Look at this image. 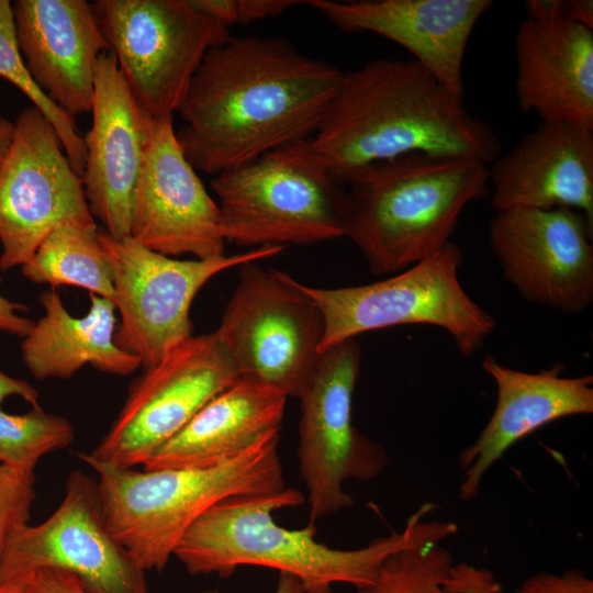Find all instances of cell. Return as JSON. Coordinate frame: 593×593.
I'll list each match as a JSON object with an SVG mask.
<instances>
[{
  "instance_id": "obj_1",
  "label": "cell",
  "mask_w": 593,
  "mask_h": 593,
  "mask_svg": "<svg viewBox=\"0 0 593 593\" xmlns=\"http://www.w3.org/2000/svg\"><path fill=\"white\" fill-rule=\"evenodd\" d=\"M344 71L271 36H231L213 47L177 110L176 132L195 170L211 175L310 139Z\"/></svg>"
},
{
  "instance_id": "obj_2",
  "label": "cell",
  "mask_w": 593,
  "mask_h": 593,
  "mask_svg": "<svg viewBox=\"0 0 593 593\" xmlns=\"http://www.w3.org/2000/svg\"><path fill=\"white\" fill-rule=\"evenodd\" d=\"M311 143L339 184L366 165L410 153L486 165L501 153L492 126L427 69L385 57L344 72Z\"/></svg>"
},
{
  "instance_id": "obj_3",
  "label": "cell",
  "mask_w": 593,
  "mask_h": 593,
  "mask_svg": "<svg viewBox=\"0 0 593 593\" xmlns=\"http://www.w3.org/2000/svg\"><path fill=\"white\" fill-rule=\"evenodd\" d=\"M304 502L303 493L287 486L272 493L226 497L190 526L174 556L192 575L225 579L240 567L258 566L295 577L304 593H333L335 584L356 590L368 586L393 553L440 542L458 532L452 522L425 519L437 505L424 503L401 532L361 548L335 549L315 539L313 523L289 529L275 522L273 512Z\"/></svg>"
},
{
  "instance_id": "obj_4",
  "label": "cell",
  "mask_w": 593,
  "mask_h": 593,
  "mask_svg": "<svg viewBox=\"0 0 593 593\" xmlns=\"http://www.w3.org/2000/svg\"><path fill=\"white\" fill-rule=\"evenodd\" d=\"M345 184V236L377 276L443 248L466 206L490 194L485 163L419 152L366 165Z\"/></svg>"
},
{
  "instance_id": "obj_5",
  "label": "cell",
  "mask_w": 593,
  "mask_h": 593,
  "mask_svg": "<svg viewBox=\"0 0 593 593\" xmlns=\"http://www.w3.org/2000/svg\"><path fill=\"white\" fill-rule=\"evenodd\" d=\"M280 435L212 468L138 471L79 457L98 474L107 523L144 572L161 571L190 526L211 506L235 495L286 488Z\"/></svg>"
},
{
  "instance_id": "obj_6",
  "label": "cell",
  "mask_w": 593,
  "mask_h": 593,
  "mask_svg": "<svg viewBox=\"0 0 593 593\" xmlns=\"http://www.w3.org/2000/svg\"><path fill=\"white\" fill-rule=\"evenodd\" d=\"M311 138L212 179L222 236L245 247L313 245L345 236V191Z\"/></svg>"
},
{
  "instance_id": "obj_7",
  "label": "cell",
  "mask_w": 593,
  "mask_h": 593,
  "mask_svg": "<svg viewBox=\"0 0 593 593\" xmlns=\"http://www.w3.org/2000/svg\"><path fill=\"white\" fill-rule=\"evenodd\" d=\"M462 253L449 240L415 265L379 281L317 288L295 279L324 321L320 353L365 332L426 324L443 328L465 357L475 354L495 328L494 318L459 280Z\"/></svg>"
},
{
  "instance_id": "obj_8",
  "label": "cell",
  "mask_w": 593,
  "mask_h": 593,
  "mask_svg": "<svg viewBox=\"0 0 593 593\" xmlns=\"http://www.w3.org/2000/svg\"><path fill=\"white\" fill-rule=\"evenodd\" d=\"M239 268L215 334L239 379L300 399L321 354L322 313L287 272L257 261Z\"/></svg>"
},
{
  "instance_id": "obj_9",
  "label": "cell",
  "mask_w": 593,
  "mask_h": 593,
  "mask_svg": "<svg viewBox=\"0 0 593 593\" xmlns=\"http://www.w3.org/2000/svg\"><path fill=\"white\" fill-rule=\"evenodd\" d=\"M91 8L132 93L155 119L179 109L208 52L232 36L192 0H97Z\"/></svg>"
},
{
  "instance_id": "obj_10",
  "label": "cell",
  "mask_w": 593,
  "mask_h": 593,
  "mask_svg": "<svg viewBox=\"0 0 593 593\" xmlns=\"http://www.w3.org/2000/svg\"><path fill=\"white\" fill-rule=\"evenodd\" d=\"M99 236L110 264L120 326L115 344L137 357L145 369L160 362L192 336L190 309L200 289L215 275L280 254L262 246L212 259L180 260L153 251L132 237Z\"/></svg>"
},
{
  "instance_id": "obj_11",
  "label": "cell",
  "mask_w": 593,
  "mask_h": 593,
  "mask_svg": "<svg viewBox=\"0 0 593 593\" xmlns=\"http://www.w3.org/2000/svg\"><path fill=\"white\" fill-rule=\"evenodd\" d=\"M360 363L361 348L355 338L322 351L300 398L296 456L313 524L354 504L343 488L347 480H371L388 462L384 448L353 424Z\"/></svg>"
},
{
  "instance_id": "obj_12",
  "label": "cell",
  "mask_w": 593,
  "mask_h": 593,
  "mask_svg": "<svg viewBox=\"0 0 593 593\" xmlns=\"http://www.w3.org/2000/svg\"><path fill=\"white\" fill-rule=\"evenodd\" d=\"M238 376L215 332L191 336L132 384L111 427L90 454L120 468L145 465Z\"/></svg>"
},
{
  "instance_id": "obj_13",
  "label": "cell",
  "mask_w": 593,
  "mask_h": 593,
  "mask_svg": "<svg viewBox=\"0 0 593 593\" xmlns=\"http://www.w3.org/2000/svg\"><path fill=\"white\" fill-rule=\"evenodd\" d=\"M63 226L97 225L54 126L31 105L14 121L0 168V268L22 267Z\"/></svg>"
},
{
  "instance_id": "obj_14",
  "label": "cell",
  "mask_w": 593,
  "mask_h": 593,
  "mask_svg": "<svg viewBox=\"0 0 593 593\" xmlns=\"http://www.w3.org/2000/svg\"><path fill=\"white\" fill-rule=\"evenodd\" d=\"M45 569L72 572L100 593H149L145 572L107 523L97 480L80 470L69 473L52 515L13 536L0 583H24Z\"/></svg>"
},
{
  "instance_id": "obj_15",
  "label": "cell",
  "mask_w": 593,
  "mask_h": 593,
  "mask_svg": "<svg viewBox=\"0 0 593 593\" xmlns=\"http://www.w3.org/2000/svg\"><path fill=\"white\" fill-rule=\"evenodd\" d=\"M593 223L573 209H511L489 226L492 251L521 295L564 314L593 301Z\"/></svg>"
},
{
  "instance_id": "obj_16",
  "label": "cell",
  "mask_w": 593,
  "mask_h": 593,
  "mask_svg": "<svg viewBox=\"0 0 593 593\" xmlns=\"http://www.w3.org/2000/svg\"><path fill=\"white\" fill-rule=\"evenodd\" d=\"M130 237L169 257L225 255L217 203L184 157L172 115L155 121L133 195Z\"/></svg>"
},
{
  "instance_id": "obj_17",
  "label": "cell",
  "mask_w": 593,
  "mask_h": 593,
  "mask_svg": "<svg viewBox=\"0 0 593 593\" xmlns=\"http://www.w3.org/2000/svg\"><path fill=\"white\" fill-rule=\"evenodd\" d=\"M91 112L83 137V191L93 217L122 239L131 236L133 195L156 119L132 93L111 52L96 64Z\"/></svg>"
},
{
  "instance_id": "obj_18",
  "label": "cell",
  "mask_w": 593,
  "mask_h": 593,
  "mask_svg": "<svg viewBox=\"0 0 593 593\" xmlns=\"http://www.w3.org/2000/svg\"><path fill=\"white\" fill-rule=\"evenodd\" d=\"M346 33L368 32L404 49L465 100L462 63L470 35L491 0H307Z\"/></svg>"
},
{
  "instance_id": "obj_19",
  "label": "cell",
  "mask_w": 593,
  "mask_h": 593,
  "mask_svg": "<svg viewBox=\"0 0 593 593\" xmlns=\"http://www.w3.org/2000/svg\"><path fill=\"white\" fill-rule=\"evenodd\" d=\"M19 49L42 92L70 115L91 112L94 69L110 52L86 0H16L12 3Z\"/></svg>"
},
{
  "instance_id": "obj_20",
  "label": "cell",
  "mask_w": 593,
  "mask_h": 593,
  "mask_svg": "<svg viewBox=\"0 0 593 593\" xmlns=\"http://www.w3.org/2000/svg\"><path fill=\"white\" fill-rule=\"evenodd\" d=\"M489 168L496 212L569 208L593 223V130L540 122Z\"/></svg>"
},
{
  "instance_id": "obj_21",
  "label": "cell",
  "mask_w": 593,
  "mask_h": 593,
  "mask_svg": "<svg viewBox=\"0 0 593 593\" xmlns=\"http://www.w3.org/2000/svg\"><path fill=\"white\" fill-rule=\"evenodd\" d=\"M497 389L495 410L478 438L459 456L463 472L459 496L473 499L486 471L515 443L559 418L593 413V377H560V368L523 372L500 363L493 356L482 360Z\"/></svg>"
},
{
  "instance_id": "obj_22",
  "label": "cell",
  "mask_w": 593,
  "mask_h": 593,
  "mask_svg": "<svg viewBox=\"0 0 593 593\" xmlns=\"http://www.w3.org/2000/svg\"><path fill=\"white\" fill-rule=\"evenodd\" d=\"M514 46L521 110L540 122L593 130V29L526 19L517 27Z\"/></svg>"
},
{
  "instance_id": "obj_23",
  "label": "cell",
  "mask_w": 593,
  "mask_h": 593,
  "mask_svg": "<svg viewBox=\"0 0 593 593\" xmlns=\"http://www.w3.org/2000/svg\"><path fill=\"white\" fill-rule=\"evenodd\" d=\"M286 402L280 391L238 378L159 448L144 469L224 465L280 435Z\"/></svg>"
},
{
  "instance_id": "obj_24",
  "label": "cell",
  "mask_w": 593,
  "mask_h": 593,
  "mask_svg": "<svg viewBox=\"0 0 593 593\" xmlns=\"http://www.w3.org/2000/svg\"><path fill=\"white\" fill-rule=\"evenodd\" d=\"M83 317H74L55 290L40 296L44 315L33 323L21 345L22 360L38 380L67 379L85 365L110 374L134 372L141 361L114 342L115 304L90 294Z\"/></svg>"
},
{
  "instance_id": "obj_25",
  "label": "cell",
  "mask_w": 593,
  "mask_h": 593,
  "mask_svg": "<svg viewBox=\"0 0 593 593\" xmlns=\"http://www.w3.org/2000/svg\"><path fill=\"white\" fill-rule=\"evenodd\" d=\"M21 271L32 282L47 283L53 290L71 286L114 301L110 264L97 226H63L53 231Z\"/></svg>"
},
{
  "instance_id": "obj_26",
  "label": "cell",
  "mask_w": 593,
  "mask_h": 593,
  "mask_svg": "<svg viewBox=\"0 0 593 593\" xmlns=\"http://www.w3.org/2000/svg\"><path fill=\"white\" fill-rule=\"evenodd\" d=\"M437 544L390 556L374 581L357 593H500L491 573L454 566L449 550Z\"/></svg>"
},
{
  "instance_id": "obj_27",
  "label": "cell",
  "mask_w": 593,
  "mask_h": 593,
  "mask_svg": "<svg viewBox=\"0 0 593 593\" xmlns=\"http://www.w3.org/2000/svg\"><path fill=\"white\" fill-rule=\"evenodd\" d=\"M0 77L20 89L54 126L75 172L82 176L86 161L83 136L75 119L52 102L32 80L19 49L12 3L0 0Z\"/></svg>"
},
{
  "instance_id": "obj_28",
  "label": "cell",
  "mask_w": 593,
  "mask_h": 593,
  "mask_svg": "<svg viewBox=\"0 0 593 593\" xmlns=\"http://www.w3.org/2000/svg\"><path fill=\"white\" fill-rule=\"evenodd\" d=\"M75 439L71 423L45 412L40 405L22 415L0 409V463L33 471L37 461L52 451L67 448Z\"/></svg>"
},
{
  "instance_id": "obj_29",
  "label": "cell",
  "mask_w": 593,
  "mask_h": 593,
  "mask_svg": "<svg viewBox=\"0 0 593 593\" xmlns=\"http://www.w3.org/2000/svg\"><path fill=\"white\" fill-rule=\"evenodd\" d=\"M33 471H21L0 463V569L7 548L27 525L35 499Z\"/></svg>"
},
{
  "instance_id": "obj_30",
  "label": "cell",
  "mask_w": 593,
  "mask_h": 593,
  "mask_svg": "<svg viewBox=\"0 0 593 593\" xmlns=\"http://www.w3.org/2000/svg\"><path fill=\"white\" fill-rule=\"evenodd\" d=\"M200 10L217 19L225 26L249 24L306 4L307 0H192Z\"/></svg>"
},
{
  "instance_id": "obj_31",
  "label": "cell",
  "mask_w": 593,
  "mask_h": 593,
  "mask_svg": "<svg viewBox=\"0 0 593 593\" xmlns=\"http://www.w3.org/2000/svg\"><path fill=\"white\" fill-rule=\"evenodd\" d=\"M525 9L530 20L568 21L593 29L592 0H529Z\"/></svg>"
},
{
  "instance_id": "obj_32",
  "label": "cell",
  "mask_w": 593,
  "mask_h": 593,
  "mask_svg": "<svg viewBox=\"0 0 593 593\" xmlns=\"http://www.w3.org/2000/svg\"><path fill=\"white\" fill-rule=\"evenodd\" d=\"M513 593H593V581L578 569H568L561 574L539 572Z\"/></svg>"
},
{
  "instance_id": "obj_33",
  "label": "cell",
  "mask_w": 593,
  "mask_h": 593,
  "mask_svg": "<svg viewBox=\"0 0 593 593\" xmlns=\"http://www.w3.org/2000/svg\"><path fill=\"white\" fill-rule=\"evenodd\" d=\"M24 593H100L77 574L45 569L30 575L24 582Z\"/></svg>"
},
{
  "instance_id": "obj_34",
  "label": "cell",
  "mask_w": 593,
  "mask_h": 593,
  "mask_svg": "<svg viewBox=\"0 0 593 593\" xmlns=\"http://www.w3.org/2000/svg\"><path fill=\"white\" fill-rule=\"evenodd\" d=\"M23 310V305L10 301L0 293V331L24 337L34 322L20 314Z\"/></svg>"
},
{
  "instance_id": "obj_35",
  "label": "cell",
  "mask_w": 593,
  "mask_h": 593,
  "mask_svg": "<svg viewBox=\"0 0 593 593\" xmlns=\"http://www.w3.org/2000/svg\"><path fill=\"white\" fill-rule=\"evenodd\" d=\"M10 396L22 398L32 406L38 405L40 393L33 385L0 371V404Z\"/></svg>"
},
{
  "instance_id": "obj_36",
  "label": "cell",
  "mask_w": 593,
  "mask_h": 593,
  "mask_svg": "<svg viewBox=\"0 0 593 593\" xmlns=\"http://www.w3.org/2000/svg\"><path fill=\"white\" fill-rule=\"evenodd\" d=\"M202 593H220V591L212 589ZM272 593H304V589L295 577L289 573L279 572L277 585Z\"/></svg>"
},
{
  "instance_id": "obj_37",
  "label": "cell",
  "mask_w": 593,
  "mask_h": 593,
  "mask_svg": "<svg viewBox=\"0 0 593 593\" xmlns=\"http://www.w3.org/2000/svg\"><path fill=\"white\" fill-rule=\"evenodd\" d=\"M14 131V122L0 115V168L7 156Z\"/></svg>"
},
{
  "instance_id": "obj_38",
  "label": "cell",
  "mask_w": 593,
  "mask_h": 593,
  "mask_svg": "<svg viewBox=\"0 0 593 593\" xmlns=\"http://www.w3.org/2000/svg\"><path fill=\"white\" fill-rule=\"evenodd\" d=\"M0 593H24V583H0Z\"/></svg>"
}]
</instances>
